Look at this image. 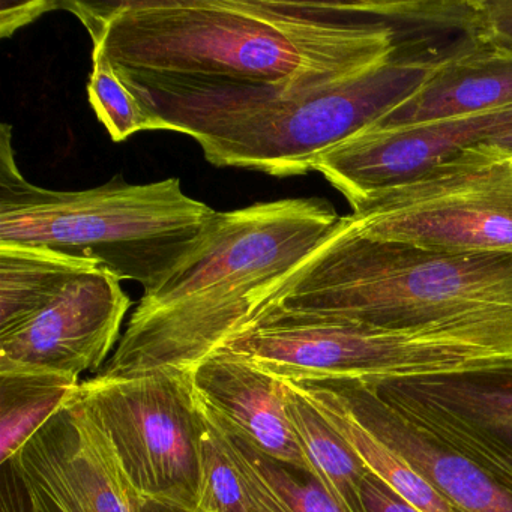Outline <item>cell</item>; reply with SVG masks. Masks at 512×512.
<instances>
[{
  "instance_id": "52a82bcc",
  "label": "cell",
  "mask_w": 512,
  "mask_h": 512,
  "mask_svg": "<svg viewBox=\"0 0 512 512\" xmlns=\"http://www.w3.org/2000/svg\"><path fill=\"white\" fill-rule=\"evenodd\" d=\"M343 220L361 235L448 253L512 254V154L481 152L377 191Z\"/></svg>"
},
{
  "instance_id": "5bb4252c",
  "label": "cell",
  "mask_w": 512,
  "mask_h": 512,
  "mask_svg": "<svg viewBox=\"0 0 512 512\" xmlns=\"http://www.w3.org/2000/svg\"><path fill=\"white\" fill-rule=\"evenodd\" d=\"M194 395L230 431L269 460L313 475L287 413L283 383L220 352L190 376Z\"/></svg>"
},
{
  "instance_id": "ac0fdd59",
  "label": "cell",
  "mask_w": 512,
  "mask_h": 512,
  "mask_svg": "<svg viewBox=\"0 0 512 512\" xmlns=\"http://www.w3.org/2000/svg\"><path fill=\"white\" fill-rule=\"evenodd\" d=\"M80 385V379L61 374L0 373V463L74 400Z\"/></svg>"
},
{
  "instance_id": "d6986e66",
  "label": "cell",
  "mask_w": 512,
  "mask_h": 512,
  "mask_svg": "<svg viewBox=\"0 0 512 512\" xmlns=\"http://www.w3.org/2000/svg\"><path fill=\"white\" fill-rule=\"evenodd\" d=\"M194 398L203 418L211 425L224 451L235 464L239 473V484L235 490L230 491L229 496L226 494L211 500H200L191 512H296L277 485L266 475L256 449L230 433L196 395Z\"/></svg>"
},
{
  "instance_id": "8992f818",
  "label": "cell",
  "mask_w": 512,
  "mask_h": 512,
  "mask_svg": "<svg viewBox=\"0 0 512 512\" xmlns=\"http://www.w3.org/2000/svg\"><path fill=\"white\" fill-rule=\"evenodd\" d=\"M221 352L280 382H379L512 362V326L394 331L280 320L259 326Z\"/></svg>"
},
{
  "instance_id": "2e32d148",
  "label": "cell",
  "mask_w": 512,
  "mask_h": 512,
  "mask_svg": "<svg viewBox=\"0 0 512 512\" xmlns=\"http://www.w3.org/2000/svg\"><path fill=\"white\" fill-rule=\"evenodd\" d=\"M280 382V380H278ZM307 401L349 443L368 472L382 479L419 512H457L439 491L391 448L365 430L322 382H281Z\"/></svg>"
},
{
  "instance_id": "44dd1931",
  "label": "cell",
  "mask_w": 512,
  "mask_h": 512,
  "mask_svg": "<svg viewBox=\"0 0 512 512\" xmlns=\"http://www.w3.org/2000/svg\"><path fill=\"white\" fill-rule=\"evenodd\" d=\"M259 454L266 475L277 485L296 512H344L310 473L292 469Z\"/></svg>"
},
{
  "instance_id": "277c9868",
  "label": "cell",
  "mask_w": 512,
  "mask_h": 512,
  "mask_svg": "<svg viewBox=\"0 0 512 512\" xmlns=\"http://www.w3.org/2000/svg\"><path fill=\"white\" fill-rule=\"evenodd\" d=\"M446 61L398 49L370 70L292 97L175 94L124 82L160 131L190 136L214 166L289 178L370 130Z\"/></svg>"
},
{
  "instance_id": "9c48e42d",
  "label": "cell",
  "mask_w": 512,
  "mask_h": 512,
  "mask_svg": "<svg viewBox=\"0 0 512 512\" xmlns=\"http://www.w3.org/2000/svg\"><path fill=\"white\" fill-rule=\"evenodd\" d=\"M131 305L116 275L100 265L85 269L19 316L0 320V373L80 379L103 370Z\"/></svg>"
},
{
  "instance_id": "e0dca14e",
  "label": "cell",
  "mask_w": 512,
  "mask_h": 512,
  "mask_svg": "<svg viewBox=\"0 0 512 512\" xmlns=\"http://www.w3.org/2000/svg\"><path fill=\"white\" fill-rule=\"evenodd\" d=\"M287 413L313 467V476L344 512H367L362 484L368 469L349 443L289 386L284 385Z\"/></svg>"
},
{
  "instance_id": "ffe728a7",
  "label": "cell",
  "mask_w": 512,
  "mask_h": 512,
  "mask_svg": "<svg viewBox=\"0 0 512 512\" xmlns=\"http://www.w3.org/2000/svg\"><path fill=\"white\" fill-rule=\"evenodd\" d=\"M88 97L98 121L109 131L113 142H124L142 131H160L157 121L98 47L92 49Z\"/></svg>"
},
{
  "instance_id": "8fae6325",
  "label": "cell",
  "mask_w": 512,
  "mask_h": 512,
  "mask_svg": "<svg viewBox=\"0 0 512 512\" xmlns=\"http://www.w3.org/2000/svg\"><path fill=\"white\" fill-rule=\"evenodd\" d=\"M367 383L395 412L512 491V362Z\"/></svg>"
},
{
  "instance_id": "d4e9b609",
  "label": "cell",
  "mask_w": 512,
  "mask_h": 512,
  "mask_svg": "<svg viewBox=\"0 0 512 512\" xmlns=\"http://www.w3.org/2000/svg\"><path fill=\"white\" fill-rule=\"evenodd\" d=\"M2 493H0V512H28L26 511L25 496L16 475L7 464H2Z\"/></svg>"
},
{
  "instance_id": "ba28073f",
  "label": "cell",
  "mask_w": 512,
  "mask_h": 512,
  "mask_svg": "<svg viewBox=\"0 0 512 512\" xmlns=\"http://www.w3.org/2000/svg\"><path fill=\"white\" fill-rule=\"evenodd\" d=\"M146 503L191 512L202 478V418L190 380L97 374L79 391Z\"/></svg>"
},
{
  "instance_id": "9a60e30c",
  "label": "cell",
  "mask_w": 512,
  "mask_h": 512,
  "mask_svg": "<svg viewBox=\"0 0 512 512\" xmlns=\"http://www.w3.org/2000/svg\"><path fill=\"white\" fill-rule=\"evenodd\" d=\"M512 107V49L487 43L455 56L370 130L389 131Z\"/></svg>"
},
{
  "instance_id": "484cf974",
  "label": "cell",
  "mask_w": 512,
  "mask_h": 512,
  "mask_svg": "<svg viewBox=\"0 0 512 512\" xmlns=\"http://www.w3.org/2000/svg\"><path fill=\"white\" fill-rule=\"evenodd\" d=\"M142 512H182L169 506L157 505V503H146Z\"/></svg>"
},
{
  "instance_id": "7402d4cb",
  "label": "cell",
  "mask_w": 512,
  "mask_h": 512,
  "mask_svg": "<svg viewBox=\"0 0 512 512\" xmlns=\"http://www.w3.org/2000/svg\"><path fill=\"white\" fill-rule=\"evenodd\" d=\"M62 8V2L53 0H29L20 4L4 2L0 10V35L2 38L11 37L23 26L31 25L44 14Z\"/></svg>"
},
{
  "instance_id": "6da1fadb",
  "label": "cell",
  "mask_w": 512,
  "mask_h": 512,
  "mask_svg": "<svg viewBox=\"0 0 512 512\" xmlns=\"http://www.w3.org/2000/svg\"><path fill=\"white\" fill-rule=\"evenodd\" d=\"M119 76L179 94L292 97L391 59L388 2H62Z\"/></svg>"
},
{
  "instance_id": "5b68a950",
  "label": "cell",
  "mask_w": 512,
  "mask_h": 512,
  "mask_svg": "<svg viewBox=\"0 0 512 512\" xmlns=\"http://www.w3.org/2000/svg\"><path fill=\"white\" fill-rule=\"evenodd\" d=\"M217 211L187 196L181 179L55 191L17 166L13 127L0 128V247L43 248L94 260L145 293L166 283L202 245Z\"/></svg>"
},
{
  "instance_id": "cb8c5ba5",
  "label": "cell",
  "mask_w": 512,
  "mask_h": 512,
  "mask_svg": "<svg viewBox=\"0 0 512 512\" xmlns=\"http://www.w3.org/2000/svg\"><path fill=\"white\" fill-rule=\"evenodd\" d=\"M362 499L367 512H419L373 473L365 476Z\"/></svg>"
},
{
  "instance_id": "7c38bea8",
  "label": "cell",
  "mask_w": 512,
  "mask_h": 512,
  "mask_svg": "<svg viewBox=\"0 0 512 512\" xmlns=\"http://www.w3.org/2000/svg\"><path fill=\"white\" fill-rule=\"evenodd\" d=\"M481 152L512 154V107L389 131H368L314 164L350 206L377 191L455 166Z\"/></svg>"
},
{
  "instance_id": "603a6c76",
  "label": "cell",
  "mask_w": 512,
  "mask_h": 512,
  "mask_svg": "<svg viewBox=\"0 0 512 512\" xmlns=\"http://www.w3.org/2000/svg\"><path fill=\"white\" fill-rule=\"evenodd\" d=\"M481 8L488 41L512 49V0H481Z\"/></svg>"
},
{
  "instance_id": "3957f363",
  "label": "cell",
  "mask_w": 512,
  "mask_h": 512,
  "mask_svg": "<svg viewBox=\"0 0 512 512\" xmlns=\"http://www.w3.org/2000/svg\"><path fill=\"white\" fill-rule=\"evenodd\" d=\"M280 320L394 331L512 326V254L448 253L368 238L341 217L280 281L244 335Z\"/></svg>"
},
{
  "instance_id": "7a4b0ae2",
  "label": "cell",
  "mask_w": 512,
  "mask_h": 512,
  "mask_svg": "<svg viewBox=\"0 0 512 512\" xmlns=\"http://www.w3.org/2000/svg\"><path fill=\"white\" fill-rule=\"evenodd\" d=\"M340 218L320 197L218 212L190 259L142 296L100 374L190 380L203 362L247 332L275 281L286 280Z\"/></svg>"
},
{
  "instance_id": "30bf717a",
  "label": "cell",
  "mask_w": 512,
  "mask_h": 512,
  "mask_svg": "<svg viewBox=\"0 0 512 512\" xmlns=\"http://www.w3.org/2000/svg\"><path fill=\"white\" fill-rule=\"evenodd\" d=\"M4 464L28 512H142L146 505L80 394Z\"/></svg>"
},
{
  "instance_id": "4fadbf2b",
  "label": "cell",
  "mask_w": 512,
  "mask_h": 512,
  "mask_svg": "<svg viewBox=\"0 0 512 512\" xmlns=\"http://www.w3.org/2000/svg\"><path fill=\"white\" fill-rule=\"evenodd\" d=\"M353 418L424 476L457 512H512V491L383 403L364 380H328Z\"/></svg>"
}]
</instances>
